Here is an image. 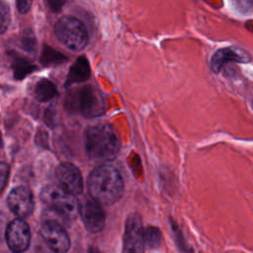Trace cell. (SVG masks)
<instances>
[{"label": "cell", "mask_w": 253, "mask_h": 253, "mask_svg": "<svg viewBox=\"0 0 253 253\" xmlns=\"http://www.w3.org/2000/svg\"><path fill=\"white\" fill-rule=\"evenodd\" d=\"M47 7L52 12H59L65 5L66 0H45Z\"/></svg>", "instance_id": "603a6c76"}, {"label": "cell", "mask_w": 253, "mask_h": 253, "mask_svg": "<svg viewBox=\"0 0 253 253\" xmlns=\"http://www.w3.org/2000/svg\"><path fill=\"white\" fill-rule=\"evenodd\" d=\"M41 199L48 208L68 220L75 219L80 211V206L74 195L58 185L51 184L43 187Z\"/></svg>", "instance_id": "277c9868"}, {"label": "cell", "mask_w": 253, "mask_h": 253, "mask_svg": "<svg viewBox=\"0 0 253 253\" xmlns=\"http://www.w3.org/2000/svg\"><path fill=\"white\" fill-rule=\"evenodd\" d=\"M43 120L47 126H49L51 128H53L55 126V110L52 108V106L48 107L45 110Z\"/></svg>", "instance_id": "44dd1931"}, {"label": "cell", "mask_w": 253, "mask_h": 253, "mask_svg": "<svg viewBox=\"0 0 253 253\" xmlns=\"http://www.w3.org/2000/svg\"><path fill=\"white\" fill-rule=\"evenodd\" d=\"M252 106H253V102H252Z\"/></svg>", "instance_id": "484cf974"}, {"label": "cell", "mask_w": 253, "mask_h": 253, "mask_svg": "<svg viewBox=\"0 0 253 253\" xmlns=\"http://www.w3.org/2000/svg\"><path fill=\"white\" fill-rule=\"evenodd\" d=\"M6 242L14 253H22L28 249L31 242V230L23 218H16L8 224Z\"/></svg>", "instance_id": "ba28073f"}, {"label": "cell", "mask_w": 253, "mask_h": 253, "mask_svg": "<svg viewBox=\"0 0 253 253\" xmlns=\"http://www.w3.org/2000/svg\"><path fill=\"white\" fill-rule=\"evenodd\" d=\"M34 94L39 101L47 102L57 96V90L51 81L42 78L36 83Z\"/></svg>", "instance_id": "5bb4252c"}, {"label": "cell", "mask_w": 253, "mask_h": 253, "mask_svg": "<svg viewBox=\"0 0 253 253\" xmlns=\"http://www.w3.org/2000/svg\"><path fill=\"white\" fill-rule=\"evenodd\" d=\"M145 242L149 248H157L161 242L160 230L155 226H148L145 229Z\"/></svg>", "instance_id": "e0dca14e"}, {"label": "cell", "mask_w": 253, "mask_h": 253, "mask_svg": "<svg viewBox=\"0 0 253 253\" xmlns=\"http://www.w3.org/2000/svg\"><path fill=\"white\" fill-rule=\"evenodd\" d=\"M56 39L68 49L79 51L88 43V33L83 23L71 16H63L54 24Z\"/></svg>", "instance_id": "5b68a950"}, {"label": "cell", "mask_w": 253, "mask_h": 253, "mask_svg": "<svg viewBox=\"0 0 253 253\" xmlns=\"http://www.w3.org/2000/svg\"><path fill=\"white\" fill-rule=\"evenodd\" d=\"M84 145L88 156L96 161L114 160L120 150L119 137L113 126L107 123H99L86 127Z\"/></svg>", "instance_id": "7a4b0ae2"}, {"label": "cell", "mask_w": 253, "mask_h": 253, "mask_svg": "<svg viewBox=\"0 0 253 253\" xmlns=\"http://www.w3.org/2000/svg\"><path fill=\"white\" fill-rule=\"evenodd\" d=\"M145 245V230L141 217L137 213H131L126 220L123 253H144Z\"/></svg>", "instance_id": "8992f818"}, {"label": "cell", "mask_w": 253, "mask_h": 253, "mask_svg": "<svg viewBox=\"0 0 253 253\" xmlns=\"http://www.w3.org/2000/svg\"><path fill=\"white\" fill-rule=\"evenodd\" d=\"M1 190L4 189L7 178H8V173H9V166L8 164H6L5 162L1 163Z\"/></svg>", "instance_id": "cb8c5ba5"}, {"label": "cell", "mask_w": 253, "mask_h": 253, "mask_svg": "<svg viewBox=\"0 0 253 253\" xmlns=\"http://www.w3.org/2000/svg\"><path fill=\"white\" fill-rule=\"evenodd\" d=\"M67 60V57L61 52L53 49L48 45H43L41 55V61L43 65L59 64Z\"/></svg>", "instance_id": "2e32d148"}, {"label": "cell", "mask_w": 253, "mask_h": 253, "mask_svg": "<svg viewBox=\"0 0 253 253\" xmlns=\"http://www.w3.org/2000/svg\"><path fill=\"white\" fill-rule=\"evenodd\" d=\"M60 186L72 195H79L83 190V179L80 170L70 162L59 164L55 170Z\"/></svg>", "instance_id": "8fae6325"}, {"label": "cell", "mask_w": 253, "mask_h": 253, "mask_svg": "<svg viewBox=\"0 0 253 253\" xmlns=\"http://www.w3.org/2000/svg\"><path fill=\"white\" fill-rule=\"evenodd\" d=\"M40 233L48 247L55 253H66L70 247V240L63 226L54 220L42 223Z\"/></svg>", "instance_id": "52a82bcc"}, {"label": "cell", "mask_w": 253, "mask_h": 253, "mask_svg": "<svg viewBox=\"0 0 253 253\" xmlns=\"http://www.w3.org/2000/svg\"><path fill=\"white\" fill-rule=\"evenodd\" d=\"M64 107L69 113L81 114L86 118L100 117L105 113L103 97L91 85L69 91L65 97Z\"/></svg>", "instance_id": "3957f363"}, {"label": "cell", "mask_w": 253, "mask_h": 253, "mask_svg": "<svg viewBox=\"0 0 253 253\" xmlns=\"http://www.w3.org/2000/svg\"><path fill=\"white\" fill-rule=\"evenodd\" d=\"M88 253H102V252H100V251H99L98 249H96V248H90Z\"/></svg>", "instance_id": "d4e9b609"}, {"label": "cell", "mask_w": 253, "mask_h": 253, "mask_svg": "<svg viewBox=\"0 0 253 253\" xmlns=\"http://www.w3.org/2000/svg\"><path fill=\"white\" fill-rule=\"evenodd\" d=\"M21 45H22L23 49H25L27 52L34 53L36 51L37 42H36V38L31 30L24 31V34L21 37Z\"/></svg>", "instance_id": "ac0fdd59"}, {"label": "cell", "mask_w": 253, "mask_h": 253, "mask_svg": "<svg viewBox=\"0 0 253 253\" xmlns=\"http://www.w3.org/2000/svg\"><path fill=\"white\" fill-rule=\"evenodd\" d=\"M12 69L15 79L22 80L28 74L34 72L37 69L35 64H32L29 60L22 57H15L12 61Z\"/></svg>", "instance_id": "9a60e30c"}, {"label": "cell", "mask_w": 253, "mask_h": 253, "mask_svg": "<svg viewBox=\"0 0 253 253\" xmlns=\"http://www.w3.org/2000/svg\"><path fill=\"white\" fill-rule=\"evenodd\" d=\"M250 55L243 49L236 47H226L218 49L211 57V67L215 73L219 72L222 66L228 61H236L246 63L250 61Z\"/></svg>", "instance_id": "7c38bea8"}, {"label": "cell", "mask_w": 253, "mask_h": 253, "mask_svg": "<svg viewBox=\"0 0 253 253\" xmlns=\"http://www.w3.org/2000/svg\"><path fill=\"white\" fill-rule=\"evenodd\" d=\"M90 74L91 69L88 59L84 55L79 56L69 68L65 81V87H68L74 83H82L87 81Z\"/></svg>", "instance_id": "4fadbf2b"}, {"label": "cell", "mask_w": 253, "mask_h": 253, "mask_svg": "<svg viewBox=\"0 0 253 253\" xmlns=\"http://www.w3.org/2000/svg\"><path fill=\"white\" fill-rule=\"evenodd\" d=\"M10 211L19 218L30 216L34 211V198L26 186H17L11 190L7 198Z\"/></svg>", "instance_id": "9c48e42d"}, {"label": "cell", "mask_w": 253, "mask_h": 253, "mask_svg": "<svg viewBox=\"0 0 253 253\" xmlns=\"http://www.w3.org/2000/svg\"><path fill=\"white\" fill-rule=\"evenodd\" d=\"M124 180L114 166L103 164L91 171L87 180L88 193L101 205H113L124 194Z\"/></svg>", "instance_id": "6da1fadb"}, {"label": "cell", "mask_w": 253, "mask_h": 253, "mask_svg": "<svg viewBox=\"0 0 253 253\" xmlns=\"http://www.w3.org/2000/svg\"><path fill=\"white\" fill-rule=\"evenodd\" d=\"M33 0H16L17 9L21 14H26L32 7Z\"/></svg>", "instance_id": "7402d4cb"}, {"label": "cell", "mask_w": 253, "mask_h": 253, "mask_svg": "<svg viewBox=\"0 0 253 253\" xmlns=\"http://www.w3.org/2000/svg\"><path fill=\"white\" fill-rule=\"evenodd\" d=\"M79 214L88 231L98 233L103 230L106 221V214L100 203L95 200L85 201L80 206Z\"/></svg>", "instance_id": "30bf717a"}, {"label": "cell", "mask_w": 253, "mask_h": 253, "mask_svg": "<svg viewBox=\"0 0 253 253\" xmlns=\"http://www.w3.org/2000/svg\"><path fill=\"white\" fill-rule=\"evenodd\" d=\"M0 28H1V34L3 35L6 30L8 29L10 25L11 15H10V9L8 4L5 1H2L1 8H0Z\"/></svg>", "instance_id": "d6986e66"}, {"label": "cell", "mask_w": 253, "mask_h": 253, "mask_svg": "<svg viewBox=\"0 0 253 253\" xmlns=\"http://www.w3.org/2000/svg\"><path fill=\"white\" fill-rule=\"evenodd\" d=\"M235 11L242 15L250 14L253 11V0H231Z\"/></svg>", "instance_id": "ffe728a7"}]
</instances>
